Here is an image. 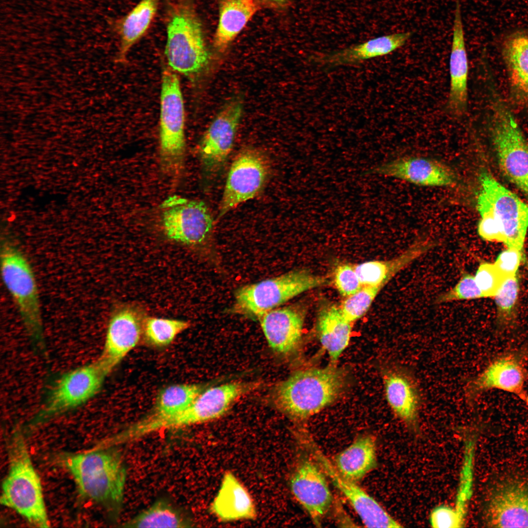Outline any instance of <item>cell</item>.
Returning a JSON list of instances; mask_svg holds the SVG:
<instances>
[{"label":"cell","mask_w":528,"mask_h":528,"mask_svg":"<svg viewBox=\"0 0 528 528\" xmlns=\"http://www.w3.org/2000/svg\"><path fill=\"white\" fill-rule=\"evenodd\" d=\"M345 383L346 374L340 368L330 366L302 370L277 385L272 401L279 411L303 420L333 402Z\"/></svg>","instance_id":"7a4b0ae2"},{"label":"cell","mask_w":528,"mask_h":528,"mask_svg":"<svg viewBox=\"0 0 528 528\" xmlns=\"http://www.w3.org/2000/svg\"><path fill=\"white\" fill-rule=\"evenodd\" d=\"M351 323L343 317L340 308L334 304L323 307L317 319V330L320 343L335 362L348 346Z\"/></svg>","instance_id":"f546056e"},{"label":"cell","mask_w":528,"mask_h":528,"mask_svg":"<svg viewBox=\"0 0 528 528\" xmlns=\"http://www.w3.org/2000/svg\"><path fill=\"white\" fill-rule=\"evenodd\" d=\"M8 458L9 470L2 484L1 504L34 526L49 527L40 478L20 431H16L10 440Z\"/></svg>","instance_id":"3957f363"},{"label":"cell","mask_w":528,"mask_h":528,"mask_svg":"<svg viewBox=\"0 0 528 528\" xmlns=\"http://www.w3.org/2000/svg\"><path fill=\"white\" fill-rule=\"evenodd\" d=\"M268 171L266 160L259 151L247 148L240 152L228 172L218 219L256 197L265 186Z\"/></svg>","instance_id":"7c38bea8"},{"label":"cell","mask_w":528,"mask_h":528,"mask_svg":"<svg viewBox=\"0 0 528 528\" xmlns=\"http://www.w3.org/2000/svg\"><path fill=\"white\" fill-rule=\"evenodd\" d=\"M83 497L102 505L113 518L122 508L127 470L121 454L113 447L96 446L59 457Z\"/></svg>","instance_id":"6da1fadb"},{"label":"cell","mask_w":528,"mask_h":528,"mask_svg":"<svg viewBox=\"0 0 528 528\" xmlns=\"http://www.w3.org/2000/svg\"><path fill=\"white\" fill-rule=\"evenodd\" d=\"M106 376L96 361L65 374L55 383L30 426H38L84 404L97 394Z\"/></svg>","instance_id":"30bf717a"},{"label":"cell","mask_w":528,"mask_h":528,"mask_svg":"<svg viewBox=\"0 0 528 528\" xmlns=\"http://www.w3.org/2000/svg\"><path fill=\"white\" fill-rule=\"evenodd\" d=\"M334 283L339 293L346 297L355 293L363 286L353 266L347 264L339 265L336 268Z\"/></svg>","instance_id":"f35d334b"},{"label":"cell","mask_w":528,"mask_h":528,"mask_svg":"<svg viewBox=\"0 0 528 528\" xmlns=\"http://www.w3.org/2000/svg\"><path fill=\"white\" fill-rule=\"evenodd\" d=\"M190 325L183 320L149 317L143 321V333L150 345L163 347L172 343Z\"/></svg>","instance_id":"836d02e7"},{"label":"cell","mask_w":528,"mask_h":528,"mask_svg":"<svg viewBox=\"0 0 528 528\" xmlns=\"http://www.w3.org/2000/svg\"><path fill=\"white\" fill-rule=\"evenodd\" d=\"M412 32H398L314 57L315 62L330 66L353 65L390 54L405 45Z\"/></svg>","instance_id":"d4e9b609"},{"label":"cell","mask_w":528,"mask_h":528,"mask_svg":"<svg viewBox=\"0 0 528 528\" xmlns=\"http://www.w3.org/2000/svg\"><path fill=\"white\" fill-rule=\"evenodd\" d=\"M199 384H176L158 393L153 409L143 418L120 432L121 439L130 442L161 430L168 420L185 410L204 390Z\"/></svg>","instance_id":"2e32d148"},{"label":"cell","mask_w":528,"mask_h":528,"mask_svg":"<svg viewBox=\"0 0 528 528\" xmlns=\"http://www.w3.org/2000/svg\"><path fill=\"white\" fill-rule=\"evenodd\" d=\"M522 260L521 250L513 247L502 251L494 264L505 277L516 275Z\"/></svg>","instance_id":"ab89813d"},{"label":"cell","mask_w":528,"mask_h":528,"mask_svg":"<svg viewBox=\"0 0 528 528\" xmlns=\"http://www.w3.org/2000/svg\"><path fill=\"white\" fill-rule=\"evenodd\" d=\"M376 447L372 435L360 436L334 457L333 465L342 477L357 483L376 467Z\"/></svg>","instance_id":"83f0119b"},{"label":"cell","mask_w":528,"mask_h":528,"mask_svg":"<svg viewBox=\"0 0 528 528\" xmlns=\"http://www.w3.org/2000/svg\"><path fill=\"white\" fill-rule=\"evenodd\" d=\"M476 282L484 297H494L506 278L494 264H480L474 275Z\"/></svg>","instance_id":"74e56055"},{"label":"cell","mask_w":528,"mask_h":528,"mask_svg":"<svg viewBox=\"0 0 528 528\" xmlns=\"http://www.w3.org/2000/svg\"><path fill=\"white\" fill-rule=\"evenodd\" d=\"M477 208L480 216L492 218L507 247L522 250L528 229V204L491 174L480 176Z\"/></svg>","instance_id":"8992f818"},{"label":"cell","mask_w":528,"mask_h":528,"mask_svg":"<svg viewBox=\"0 0 528 528\" xmlns=\"http://www.w3.org/2000/svg\"><path fill=\"white\" fill-rule=\"evenodd\" d=\"M159 0H141L121 20L120 55L124 58L131 47L148 31L156 14Z\"/></svg>","instance_id":"1f68e13d"},{"label":"cell","mask_w":528,"mask_h":528,"mask_svg":"<svg viewBox=\"0 0 528 528\" xmlns=\"http://www.w3.org/2000/svg\"><path fill=\"white\" fill-rule=\"evenodd\" d=\"M386 399L392 411L413 431L419 427L423 397L415 372L404 365L394 364L382 370Z\"/></svg>","instance_id":"e0dca14e"},{"label":"cell","mask_w":528,"mask_h":528,"mask_svg":"<svg viewBox=\"0 0 528 528\" xmlns=\"http://www.w3.org/2000/svg\"><path fill=\"white\" fill-rule=\"evenodd\" d=\"M525 404H526V406H527V407H528V402H527V403H525Z\"/></svg>","instance_id":"7bdbcfd3"},{"label":"cell","mask_w":528,"mask_h":528,"mask_svg":"<svg viewBox=\"0 0 528 528\" xmlns=\"http://www.w3.org/2000/svg\"><path fill=\"white\" fill-rule=\"evenodd\" d=\"M434 247L429 240L416 241L389 261H371L353 266L362 286L383 287L393 276Z\"/></svg>","instance_id":"4316f807"},{"label":"cell","mask_w":528,"mask_h":528,"mask_svg":"<svg viewBox=\"0 0 528 528\" xmlns=\"http://www.w3.org/2000/svg\"><path fill=\"white\" fill-rule=\"evenodd\" d=\"M2 281L18 308L29 334L37 341L43 337L39 291L34 273L26 258L12 243L4 242L0 249Z\"/></svg>","instance_id":"52a82bcc"},{"label":"cell","mask_w":528,"mask_h":528,"mask_svg":"<svg viewBox=\"0 0 528 528\" xmlns=\"http://www.w3.org/2000/svg\"><path fill=\"white\" fill-rule=\"evenodd\" d=\"M306 313L301 305H293L274 308L259 318L267 342L274 352L289 355L297 349Z\"/></svg>","instance_id":"603a6c76"},{"label":"cell","mask_w":528,"mask_h":528,"mask_svg":"<svg viewBox=\"0 0 528 528\" xmlns=\"http://www.w3.org/2000/svg\"><path fill=\"white\" fill-rule=\"evenodd\" d=\"M160 114V146L167 166L180 163L185 150L184 107L179 80L175 72L165 67L162 73Z\"/></svg>","instance_id":"8fae6325"},{"label":"cell","mask_w":528,"mask_h":528,"mask_svg":"<svg viewBox=\"0 0 528 528\" xmlns=\"http://www.w3.org/2000/svg\"><path fill=\"white\" fill-rule=\"evenodd\" d=\"M210 510L220 520L232 521L253 520L257 515L253 500L244 486L231 472L222 478Z\"/></svg>","instance_id":"484cf974"},{"label":"cell","mask_w":528,"mask_h":528,"mask_svg":"<svg viewBox=\"0 0 528 528\" xmlns=\"http://www.w3.org/2000/svg\"><path fill=\"white\" fill-rule=\"evenodd\" d=\"M324 277L306 268L240 287L235 294L236 313L258 319L301 293L325 285Z\"/></svg>","instance_id":"5b68a950"},{"label":"cell","mask_w":528,"mask_h":528,"mask_svg":"<svg viewBox=\"0 0 528 528\" xmlns=\"http://www.w3.org/2000/svg\"><path fill=\"white\" fill-rule=\"evenodd\" d=\"M124 528H188L190 520L179 508L168 501L159 499L130 520Z\"/></svg>","instance_id":"d6a6232c"},{"label":"cell","mask_w":528,"mask_h":528,"mask_svg":"<svg viewBox=\"0 0 528 528\" xmlns=\"http://www.w3.org/2000/svg\"><path fill=\"white\" fill-rule=\"evenodd\" d=\"M449 60L450 86L447 109L454 117L463 116L467 108L468 64L460 0H455Z\"/></svg>","instance_id":"cb8c5ba5"},{"label":"cell","mask_w":528,"mask_h":528,"mask_svg":"<svg viewBox=\"0 0 528 528\" xmlns=\"http://www.w3.org/2000/svg\"><path fill=\"white\" fill-rule=\"evenodd\" d=\"M325 474L317 461L306 458L297 466L290 480L294 497L318 527L321 526L333 502Z\"/></svg>","instance_id":"d6986e66"},{"label":"cell","mask_w":528,"mask_h":528,"mask_svg":"<svg viewBox=\"0 0 528 528\" xmlns=\"http://www.w3.org/2000/svg\"><path fill=\"white\" fill-rule=\"evenodd\" d=\"M430 523L432 527L438 528H460L464 524L453 508L443 506L432 511Z\"/></svg>","instance_id":"60d3db41"},{"label":"cell","mask_w":528,"mask_h":528,"mask_svg":"<svg viewBox=\"0 0 528 528\" xmlns=\"http://www.w3.org/2000/svg\"><path fill=\"white\" fill-rule=\"evenodd\" d=\"M162 223L167 237L187 245L203 243L210 236L214 221L202 201L174 197L164 203Z\"/></svg>","instance_id":"5bb4252c"},{"label":"cell","mask_w":528,"mask_h":528,"mask_svg":"<svg viewBox=\"0 0 528 528\" xmlns=\"http://www.w3.org/2000/svg\"><path fill=\"white\" fill-rule=\"evenodd\" d=\"M483 297V295L476 282L474 276L464 271L457 283L449 290L440 295L436 302L441 304Z\"/></svg>","instance_id":"d590c367"},{"label":"cell","mask_w":528,"mask_h":528,"mask_svg":"<svg viewBox=\"0 0 528 528\" xmlns=\"http://www.w3.org/2000/svg\"><path fill=\"white\" fill-rule=\"evenodd\" d=\"M381 288L363 286L358 291L347 297L340 308L345 319L352 323L361 318L369 310Z\"/></svg>","instance_id":"e575fe53"},{"label":"cell","mask_w":528,"mask_h":528,"mask_svg":"<svg viewBox=\"0 0 528 528\" xmlns=\"http://www.w3.org/2000/svg\"><path fill=\"white\" fill-rule=\"evenodd\" d=\"M165 54L171 69L189 77L198 75L209 63L202 26L189 2L180 3L172 13Z\"/></svg>","instance_id":"277c9868"},{"label":"cell","mask_w":528,"mask_h":528,"mask_svg":"<svg viewBox=\"0 0 528 528\" xmlns=\"http://www.w3.org/2000/svg\"><path fill=\"white\" fill-rule=\"evenodd\" d=\"M311 449L315 460L326 475L348 501L362 523L368 528H398L402 526L394 519L371 496L357 483L342 477L318 448L311 443Z\"/></svg>","instance_id":"44dd1931"},{"label":"cell","mask_w":528,"mask_h":528,"mask_svg":"<svg viewBox=\"0 0 528 528\" xmlns=\"http://www.w3.org/2000/svg\"><path fill=\"white\" fill-rule=\"evenodd\" d=\"M259 8L258 0H219V19L213 45L224 52Z\"/></svg>","instance_id":"f1b7e54d"},{"label":"cell","mask_w":528,"mask_h":528,"mask_svg":"<svg viewBox=\"0 0 528 528\" xmlns=\"http://www.w3.org/2000/svg\"><path fill=\"white\" fill-rule=\"evenodd\" d=\"M371 173L423 186L449 187L457 181L456 174L449 167L422 157L398 158L374 168Z\"/></svg>","instance_id":"7402d4cb"},{"label":"cell","mask_w":528,"mask_h":528,"mask_svg":"<svg viewBox=\"0 0 528 528\" xmlns=\"http://www.w3.org/2000/svg\"><path fill=\"white\" fill-rule=\"evenodd\" d=\"M243 107L242 101L239 98L227 102L200 140L199 152L202 168L210 178L221 170L232 151Z\"/></svg>","instance_id":"4fadbf2b"},{"label":"cell","mask_w":528,"mask_h":528,"mask_svg":"<svg viewBox=\"0 0 528 528\" xmlns=\"http://www.w3.org/2000/svg\"><path fill=\"white\" fill-rule=\"evenodd\" d=\"M490 129L501 172L528 199V142L508 108L498 99Z\"/></svg>","instance_id":"9c48e42d"},{"label":"cell","mask_w":528,"mask_h":528,"mask_svg":"<svg viewBox=\"0 0 528 528\" xmlns=\"http://www.w3.org/2000/svg\"><path fill=\"white\" fill-rule=\"evenodd\" d=\"M528 346L511 348L491 359L476 375L467 380L463 392L467 404L473 406L484 393L497 390L515 396L525 404L528 381Z\"/></svg>","instance_id":"ba28073f"},{"label":"cell","mask_w":528,"mask_h":528,"mask_svg":"<svg viewBox=\"0 0 528 528\" xmlns=\"http://www.w3.org/2000/svg\"><path fill=\"white\" fill-rule=\"evenodd\" d=\"M519 283L516 275L506 277L494 296L499 310L503 316L501 323L508 322L509 316L518 297Z\"/></svg>","instance_id":"8d00e7d4"},{"label":"cell","mask_w":528,"mask_h":528,"mask_svg":"<svg viewBox=\"0 0 528 528\" xmlns=\"http://www.w3.org/2000/svg\"><path fill=\"white\" fill-rule=\"evenodd\" d=\"M143 321L132 307H123L111 316L103 350L96 360L108 375L138 344L143 333Z\"/></svg>","instance_id":"ffe728a7"},{"label":"cell","mask_w":528,"mask_h":528,"mask_svg":"<svg viewBox=\"0 0 528 528\" xmlns=\"http://www.w3.org/2000/svg\"><path fill=\"white\" fill-rule=\"evenodd\" d=\"M265 3L278 8L285 7L289 4L290 0H262Z\"/></svg>","instance_id":"b9f144b4"},{"label":"cell","mask_w":528,"mask_h":528,"mask_svg":"<svg viewBox=\"0 0 528 528\" xmlns=\"http://www.w3.org/2000/svg\"><path fill=\"white\" fill-rule=\"evenodd\" d=\"M255 387L253 383L235 381L204 389L185 410L166 421L162 429L180 428L220 418L236 400Z\"/></svg>","instance_id":"ac0fdd59"},{"label":"cell","mask_w":528,"mask_h":528,"mask_svg":"<svg viewBox=\"0 0 528 528\" xmlns=\"http://www.w3.org/2000/svg\"><path fill=\"white\" fill-rule=\"evenodd\" d=\"M503 55L516 96L528 104V34L517 32L505 41Z\"/></svg>","instance_id":"4dcf8cb0"},{"label":"cell","mask_w":528,"mask_h":528,"mask_svg":"<svg viewBox=\"0 0 528 528\" xmlns=\"http://www.w3.org/2000/svg\"><path fill=\"white\" fill-rule=\"evenodd\" d=\"M488 527L528 528V480L510 477L491 488L484 512Z\"/></svg>","instance_id":"9a60e30c"}]
</instances>
